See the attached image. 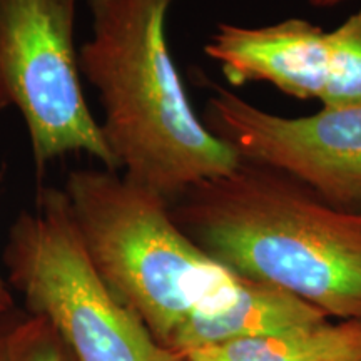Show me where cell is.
<instances>
[{"label":"cell","instance_id":"cell-1","mask_svg":"<svg viewBox=\"0 0 361 361\" xmlns=\"http://www.w3.org/2000/svg\"><path fill=\"white\" fill-rule=\"evenodd\" d=\"M176 226L239 276L361 322V213L284 171L241 159L169 202Z\"/></svg>","mask_w":361,"mask_h":361},{"label":"cell","instance_id":"cell-3","mask_svg":"<svg viewBox=\"0 0 361 361\" xmlns=\"http://www.w3.org/2000/svg\"><path fill=\"white\" fill-rule=\"evenodd\" d=\"M64 192L99 274L166 348L186 319L241 296L247 279L194 245L157 194L104 168L72 171Z\"/></svg>","mask_w":361,"mask_h":361},{"label":"cell","instance_id":"cell-10","mask_svg":"<svg viewBox=\"0 0 361 361\" xmlns=\"http://www.w3.org/2000/svg\"><path fill=\"white\" fill-rule=\"evenodd\" d=\"M11 361H78L66 341L39 314L13 313L8 324Z\"/></svg>","mask_w":361,"mask_h":361},{"label":"cell","instance_id":"cell-14","mask_svg":"<svg viewBox=\"0 0 361 361\" xmlns=\"http://www.w3.org/2000/svg\"><path fill=\"white\" fill-rule=\"evenodd\" d=\"M313 7H322V8H326V7H331V6H336V4H341L345 2V0H308Z\"/></svg>","mask_w":361,"mask_h":361},{"label":"cell","instance_id":"cell-5","mask_svg":"<svg viewBox=\"0 0 361 361\" xmlns=\"http://www.w3.org/2000/svg\"><path fill=\"white\" fill-rule=\"evenodd\" d=\"M80 0H0V112L24 121L37 178L52 161L87 154L117 173L79 71Z\"/></svg>","mask_w":361,"mask_h":361},{"label":"cell","instance_id":"cell-9","mask_svg":"<svg viewBox=\"0 0 361 361\" xmlns=\"http://www.w3.org/2000/svg\"><path fill=\"white\" fill-rule=\"evenodd\" d=\"M361 345V322H324L276 335L202 346L184 361H331Z\"/></svg>","mask_w":361,"mask_h":361},{"label":"cell","instance_id":"cell-13","mask_svg":"<svg viewBox=\"0 0 361 361\" xmlns=\"http://www.w3.org/2000/svg\"><path fill=\"white\" fill-rule=\"evenodd\" d=\"M331 361H361V345H358L356 348L348 351V353L338 356V358Z\"/></svg>","mask_w":361,"mask_h":361},{"label":"cell","instance_id":"cell-8","mask_svg":"<svg viewBox=\"0 0 361 361\" xmlns=\"http://www.w3.org/2000/svg\"><path fill=\"white\" fill-rule=\"evenodd\" d=\"M328 316L290 293L247 279L233 306L211 316H192L169 340L168 348L184 356L219 343L247 340L328 322Z\"/></svg>","mask_w":361,"mask_h":361},{"label":"cell","instance_id":"cell-4","mask_svg":"<svg viewBox=\"0 0 361 361\" xmlns=\"http://www.w3.org/2000/svg\"><path fill=\"white\" fill-rule=\"evenodd\" d=\"M6 281L52 324L78 361H184L166 348L90 261L64 189L40 186L4 247Z\"/></svg>","mask_w":361,"mask_h":361},{"label":"cell","instance_id":"cell-11","mask_svg":"<svg viewBox=\"0 0 361 361\" xmlns=\"http://www.w3.org/2000/svg\"><path fill=\"white\" fill-rule=\"evenodd\" d=\"M13 311H16V300H13L12 290L6 278H2L0 274V319L7 318Z\"/></svg>","mask_w":361,"mask_h":361},{"label":"cell","instance_id":"cell-12","mask_svg":"<svg viewBox=\"0 0 361 361\" xmlns=\"http://www.w3.org/2000/svg\"><path fill=\"white\" fill-rule=\"evenodd\" d=\"M12 314L0 319V361H11L8 360V324H11Z\"/></svg>","mask_w":361,"mask_h":361},{"label":"cell","instance_id":"cell-7","mask_svg":"<svg viewBox=\"0 0 361 361\" xmlns=\"http://www.w3.org/2000/svg\"><path fill=\"white\" fill-rule=\"evenodd\" d=\"M233 87L269 82L298 99L323 107L361 102V11L338 29L305 19L263 27L219 24L204 45Z\"/></svg>","mask_w":361,"mask_h":361},{"label":"cell","instance_id":"cell-6","mask_svg":"<svg viewBox=\"0 0 361 361\" xmlns=\"http://www.w3.org/2000/svg\"><path fill=\"white\" fill-rule=\"evenodd\" d=\"M209 85L202 123L241 159L284 171L331 204L361 213V102L286 117Z\"/></svg>","mask_w":361,"mask_h":361},{"label":"cell","instance_id":"cell-2","mask_svg":"<svg viewBox=\"0 0 361 361\" xmlns=\"http://www.w3.org/2000/svg\"><path fill=\"white\" fill-rule=\"evenodd\" d=\"M90 37L80 78L96 89L101 133L117 171L166 202L241 161L192 109L171 56L166 24L174 0H85Z\"/></svg>","mask_w":361,"mask_h":361}]
</instances>
